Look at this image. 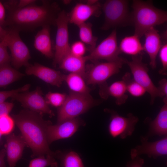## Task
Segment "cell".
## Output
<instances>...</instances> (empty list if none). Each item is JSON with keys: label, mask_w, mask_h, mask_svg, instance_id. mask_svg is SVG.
Wrapping results in <instances>:
<instances>
[{"label": "cell", "mask_w": 167, "mask_h": 167, "mask_svg": "<svg viewBox=\"0 0 167 167\" xmlns=\"http://www.w3.org/2000/svg\"><path fill=\"white\" fill-rule=\"evenodd\" d=\"M7 11L5 25L20 31H32L39 27L55 25L61 11L57 3L46 1L41 5L35 3L21 9L5 7Z\"/></svg>", "instance_id": "1"}, {"label": "cell", "mask_w": 167, "mask_h": 167, "mask_svg": "<svg viewBox=\"0 0 167 167\" xmlns=\"http://www.w3.org/2000/svg\"><path fill=\"white\" fill-rule=\"evenodd\" d=\"M42 115L26 109L12 116L26 145L32 151V157L48 155L56 157L57 153L50 149L46 135L47 127L51 122L45 120Z\"/></svg>", "instance_id": "2"}, {"label": "cell", "mask_w": 167, "mask_h": 167, "mask_svg": "<svg viewBox=\"0 0 167 167\" xmlns=\"http://www.w3.org/2000/svg\"><path fill=\"white\" fill-rule=\"evenodd\" d=\"M131 13L135 34L139 38L152 28L165 23L167 20L165 11L158 9L151 1L134 0Z\"/></svg>", "instance_id": "3"}, {"label": "cell", "mask_w": 167, "mask_h": 167, "mask_svg": "<svg viewBox=\"0 0 167 167\" xmlns=\"http://www.w3.org/2000/svg\"><path fill=\"white\" fill-rule=\"evenodd\" d=\"M97 104L90 94L70 91L63 104L58 109L57 124L78 117Z\"/></svg>", "instance_id": "4"}, {"label": "cell", "mask_w": 167, "mask_h": 167, "mask_svg": "<svg viewBox=\"0 0 167 167\" xmlns=\"http://www.w3.org/2000/svg\"><path fill=\"white\" fill-rule=\"evenodd\" d=\"M129 2L126 0H109L102 6L105 21L101 29L106 30L119 26L132 25Z\"/></svg>", "instance_id": "5"}, {"label": "cell", "mask_w": 167, "mask_h": 167, "mask_svg": "<svg viewBox=\"0 0 167 167\" xmlns=\"http://www.w3.org/2000/svg\"><path fill=\"white\" fill-rule=\"evenodd\" d=\"M124 62L130 68L133 79L142 86L150 94L151 104H154L156 98L163 97L157 87L154 85L150 77L147 65L143 62L141 55L132 56L131 61L124 58Z\"/></svg>", "instance_id": "6"}, {"label": "cell", "mask_w": 167, "mask_h": 167, "mask_svg": "<svg viewBox=\"0 0 167 167\" xmlns=\"http://www.w3.org/2000/svg\"><path fill=\"white\" fill-rule=\"evenodd\" d=\"M69 23L68 14L64 10L61 11L55 20L57 31L53 62L54 66L59 65L62 59L71 53L68 28Z\"/></svg>", "instance_id": "7"}, {"label": "cell", "mask_w": 167, "mask_h": 167, "mask_svg": "<svg viewBox=\"0 0 167 167\" xmlns=\"http://www.w3.org/2000/svg\"><path fill=\"white\" fill-rule=\"evenodd\" d=\"M7 30L5 39L11 52L12 65L16 69L23 66H27L29 64L28 61L31 58L28 48L21 38L19 31L10 28Z\"/></svg>", "instance_id": "8"}, {"label": "cell", "mask_w": 167, "mask_h": 167, "mask_svg": "<svg viewBox=\"0 0 167 167\" xmlns=\"http://www.w3.org/2000/svg\"><path fill=\"white\" fill-rule=\"evenodd\" d=\"M124 58L113 61L103 62H95L86 71L85 80L88 85H100L105 83L112 75L118 73L122 68Z\"/></svg>", "instance_id": "9"}, {"label": "cell", "mask_w": 167, "mask_h": 167, "mask_svg": "<svg viewBox=\"0 0 167 167\" xmlns=\"http://www.w3.org/2000/svg\"><path fill=\"white\" fill-rule=\"evenodd\" d=\"M121 53L118 46L117 32L114 29L111 33L97 46L90 51V53L85 56L87 61H94L105 60L113 61L120 59Z\"/></svg>", "instance_id": "10"}, {"label": "cell", "mask_w": 167, "mask_h": 167, "mask_svg": "<svg viewBox=\"0 0 167 167\" xmlns=\"http://www.w3.org/2000/svg\"><path fill=\"white\" fill-rule=\"evenodd\" d=\"M11 98L21 103L22 106L33 112L42 114H46L52 117L54 113L46 102L41 88L37 87L31 92L16 93Z\"/></svg>", "instance_id": "11"}, {"label": "cell", "mask_w": 167, "mask_h": 167, "mask_svg": "<svg viewBox=\"0 0 167 167\" xmlns=\"http://www.w3.org/2000/svg\"><path fill=\"white\" fill-rule=\"evenodd\" d=\"M105 111L111 114L108 131L112 137H119L122 139H125L132 135L139 121L137 117L132 113H128L125 117L119 115L114 110L106 109Z\"/></svg>", "instance_id": "12"}, {"label": "cell", "mask_w": 167, "mask_h": 167, "mask_svg": "<svg viewBox=\"0 0 167 167\" xmlns=\"http://www.w3.org/2000/svg\"><path fill=\"white\" fill-rule=\"evenodd\" d=\"M85 125L84 122L78 117L55 125L50 123L46 128V135L49 144L55 141L71 137L80 126Z\"/></svg>", "instance_id": "13"}, {"label": "cell", "mask_w": 167, "mask_h": 167, "mask_svg": "<svg viewBox=\"0 0 167 167\" xmlns=\"http://www.w3.org/2000/svg\"><path fill=\"white\" fill-rule=\"evenodd\" d=\"M141 144L131 149V156L133 159L137 156L145 154L149 158L156 159L167 154V136L153 142L148 141V137L141 136Z\"/></svg>", "instance_id": "14"}, {"label": "cell", "mask_w": 167, "mask_h": 167, "mask_svg": "<svg viewBox=\"0 0 167 167\" xmlns=\"http://www.w3.org/2000/svg\"><path fill=\"white\" fill-rule=\"evenodd\" d=\"M26 67L25 72L27 75H35L52 85L60 87L64 81L65 75L39 63L29 64Z\"/></svg>", "instance_id": "15"}, {"label": "cell", "mask_w": 167, "mask_h": 167, "mask_svg": "<svg viewBox=\"0 0 167 167\" xmlns=\"http://www.w3.org/2000/svg\"><path fill=\"white\" fill-rule=\"evenodd\" d=\"M102 6L98 2L91 5L87 3L77 4L68 14L69 23L79 25L93 16H99L101 13Z\"/></svg>", "instance_id": "16"}, {"label": "cell", "mask_w": 167, "mask_h": 167, "mask_svg": "<svg viewBox=\"0 0 167 167\" xmlns=\"http://www.w3.org/2000/svg\"><path fill=\"white\" fill-rule=\"evenodd\" d=\"M99 94L104 99H106L109 96L114 98L116 103L121 105L125 103L128 97L126 94V82L124 76L122 79L108 85L105 83L99 85Z\"/></svg>", "instance_id": "17"}, {"label": "cell", "mask_w": 167, "mask_h": 167, "mask_svg": "<svg viewBox=\"0 0 167 167\" xmlns=\"http://www.w3.org/2000/svg\"><path fill=\"white\" fill-rule=\"evenodd\" d=\"M6 139V151L9 167H15L22 156L26 144L22 136L16 135L14 133L9 134Z\"/></svg>", "instance_id": "18"}, {"label": "cell", "mask_w": 167, "mask_h": 167, "mask_svg": "<svg viewBox=\"0 0 167 167\" xmlns=\"http://www.w3.org/2000/svg\"><path fill=\"white\" fill-rule=\"evenodd\" d=\"M145 42L143 46V50L149 56L150 64L153 69L156 66V59L162 45L161 36L157 30L152 28L144 34Z\"/></svg>", "instance_id": "19"}, {"label": "cell", "mask_w": 167, "mask_h": 167, "mask_svg": "<svg viewBox=\"0 0 167 167\" xmlns=\"http://www.w3.org/2000/svg\"><path fill=\"white\" fill-rule=\"evenodd\" d=\"M87 61L85 56L77 57L70 53L62 59L58 65L61 69L70 73L79 74L85 80Z\"/></svg>", "instance_id": "20"}, {"label": "cell", "mask_w": 167, "mask_h": 167, "mask_svg": "<svg viewBox=\"0 0 167 167\" xmlns=\"http://www.w3.org/2000/svg\"><path fill=\"white\" fill-rule=\"evenodd\" d=\"M148 123L149 131L147 136L153 135L167 136V102L164 103L156 118L153 120L146 119Z\"/></svg>", "instance_id": "21"}, {"label": "cell", "mask_w": 167, "mask_h": 167, "mask_svg": "<svg viewBox=\"0 0 167 167\" xmlns=\"http://www.w3.org/2000/svg\"><path fill=\"white\" fill-rule=\"evenodd\" d=\"M34 46L36 49L46 57L49 58L54 57L49 26L43 27L38 32L35 36Z\"/></svg>", "instance_id": "22"}, {"label": "cell", "mask_w": 167, "mask_h": 167, "mask_svg": "<svg viewBox=\"0 0 167 167\" xmlns=\"http://www.w3.org/2000/svg\"><path fill=\"white\" fill-rule=\"evenodd\" d=\"M136 35L127 36L121 41L119 48L120 52L132 56L141 55L143 46Z\"/></svg>", "instance_id": "23"}, {"label": "cell", "mask_w": 167, "mask_h": 167, "mask_svg": "<svg viewBox=\"0 0 167 167\" xmlns=\"http://www.w3.org/2000/svg\"><path fill=\"white\" fill-rule=\"evenodd\" d=\"M84 79L80 75L70 73L65 75L64 81L67 84L71 91L83 94H90L91 89L88 87Z\"/></svg>", "instance_id": "24"}, {"label": "cell", "mask_w": 167, "mask_h": 167, "mask_svg": "<svg viewBox=\"0 0 167 167\" xmlns=\"http://www.w3.org/2000/svg\"><path fill=\"white\" fill-rule=\"evenodd\" d=\"M24 75L9 64L0 66V88L5 87L19 80Z\"/></svg>", "instance_id": "25"}, {"label": "cell", "mask_w": 167, "mask_h": 167, "mask_svg": "<svg viewBox=\"0 0 167 167\" xmlns=\"http://www.w3.org/2000/svg\"><path fill=\"white\" fill-rule=\"evenodd\" d=\"M79 35L81 41L89 46L90 51L96 46L97 38L93 34L92 25L91 23H84L78 26Z\"/></svg>", "instance_id": "26"}, {"label": "cell", "mask_w": 167, "mask_h": 167, "mask_svg": "<svg viewBox=\"0 0 167 167\" xmlns=\"http://www.w3.org/2000/svg\"><path fill=\"white\" fill-rule=\"evenodd\" d=\"M57 157L60 159L62 167H84L79 155L75 152L71 151L64 155L59 153Z\"/></svg>", "instance_id": "27"}, {"label": "cell", "mask_w": 167, "mask_h": 167, "mask_svg": "<svg viewBox=\"0 0 167 167\" xmlns=\"http://www.w3.org/2000/svg\"><path fill=\"white\" fill-rule=\"evenodd\" d=\"M124 76L126 82L127 92L131 96L135 97H140L146 92L145 89L142 86L133 79H131L129 73H126Z\"/></svg>", "instance_id": "28"}, {"label": "cell", "mask_w": 167, "mask_h": 167, "mask_svg": "<svg viewBox=\"0 0 167 167\" xmlns=\"http://www.w3.org/2000/svg\"><path fill=\"white\" fill-rule=\"evenodd\" d=\"M54 156L48 155L46 157L45 156H40L31 160L28 167H58V164Z\"/></svg>", "instance_id": "29"}, {"label": "cell", "mask_w": 167, "mask_h": 167, "mask_svg": "<svg viewBox=\"0 0 167 167\" xmlns=\"http://www.w3.org/2000/svg\"><path fill=\"white\" fill-rule=\"evenodd\" d=\"M15 123L13 118L8 114L0 116V134L1 135L10 134L14 128Z\"/></svg>", "instance_id": "30"}, {"label": "cell", "mask_w": 167, "mask_h": 167, "mask_svg": "<svg viewBox=\"0 0 167 167\" xmlns=\"http://www.w3.org/2000/svg\"><path fill=\"white\" fill-rule=\"evenodd\" d=\"M66 96L64 93L49 92L46 95L45 98L49 105L59 107L64 102Z\"/></svg>", "instance_id": "31"}, {"label": "cell", "mask_w": 167, "mask_h": 167, "mask_svg": "<svg viewBox=\"0 0 167 167\" xmlns=\"http://www.w3.org/2000/svg\"><path fill=\"white\" fill-rule=\"evenodd\" d=\"M159 56L162 65V68L159 71V73L162 75L167 74V40L162 44L159 50Z\"/></svg>", "instance_id": "32"}, {"label": "cell", "mask_w": 167, "mask_h": 167, "mask_svg": "<svg viewBox=\"0 0 167 167\" xmlns=\"http://www.w3.org/2000/svg\"><path fill=\"white\" fill-rule=\"evenodd\" d=\"M30 85L26 84L18 88L10 90L0 91V104L4 102L9 97H11L15 94L27 91L30 88Z\"/></svg>", "instance_id": "33"}, {"label": "cell", "mask_w": 167, "mask_h": 167, "mask_svg": "<svg viewBox=\"0 0 167 167\" xmlns=\"http://www.w3.org/2000/svg\"><path fill=\"white\" fill-rule=\"evenodd\" d=\"M7 47L5 38L0 41V66L10 64L11 61V56L7 50Z\"/></svg>", "instance_id": "34"}, {"label": "cell", "mask_w": 167, "mask_h": 167, "mask_svg": "<svg viewBox=\"0 0 167 167\" xmlns=\"http://www.w3.org/2000/svg\"><path fill=\"white\" fill-rule=\"evenodd\" d=\"M71 53L73 55L79 57H82L85 53V45L80 41H76L70 46Z\"/></svg>", "instance_id": "35"}, {"label": "cell", "mask_w": 167, "mask_h": 167, "mask_svg": "<svg viewBox=\"0 0 167 167\" xmlns=\"http://www.w3.org/2000/svg\"><path fill=\"white\" fill-rule=\"evenodd\" d=\"M158 89L163 97L164 102H167V80L163 79L159 82Z\"/></svg>", "instance_id": "36"}, {"label": "cell", "mask_w": 167, "mask_h": 167, "mask_svg": "<svg viewBox=\"0 0 167 167\" xmlns=\"http://www.w3.org/2000/svg\"><path fill=\"white\" fill-rule=\"evenodd\" d=\"M14 107L12 102H4L0 104V116L6 114H9Z\"/></svg>", "instance_id": "37"}, {"label": "cell", "mask_w": 167, "mask_h": 167, "mask_svg": "<svg viewBox=\"0 0 167 167\" xmlns=\"http://www.w3.org/2000/svg\"><path fill=\"white\" fill-rule=\"evenodd\" d=\"M144 160L140 158L139 156H137L129 161L127 164V167H143L144 163Z\"/></svg>", "instance_id": "38"}, {"label": "cell", "mask_w": 167, "mask_h": 167, "mask_svg": "<svg viewBox=\"0 0 167 167\" xmlns=\"http://www.w3.org/2000/svg\"><path fill=\"white\" fill-rule=\"evenodd\" d=\"M5 8L0 1V24L3 27L5 25L6 19Z\"/></svg>", "instance_id": "39"}, {"label": "cell", "mask_w": 167, "mask_h": 167, "mask_svg": "<svg viewBox=\"0 0 167 167\" xmlns=\"http://www.w3.org/2000/svg\"><path fill=\"white\" fill-rule=\"evenodd\" d=\"M6 154V151L4 149L0 151V167H6L4 160Z\"/></svg>", "instance_id": "40"}, {"label": "cell", "mask_w": 167, "mask_h": 167, "mask_svg": "<svg viewBox=\"0 0 167 167\" xmlns=\"http://www.w3.org/2000/svg\"><path fill=\"white\" fill-rule=\"evenodd\" d=\"M7 33V29H4L0 24V41H2L4 39Z\"/></svg>", "instance_id": "41"}, {"label": "cell", "mask_w": 167, "mask_h": 167, "mask_svg": "<svg viewBox=\"0 0 167 167\" xmlns=\"http://www.w3.org/2000/svg\"><path fill=\"white\" fill-rule=\"evenodd\" d=\"M1 135L0 134V137H1Z\"/></svg>", "instance_id": "42"}]
</instances>
